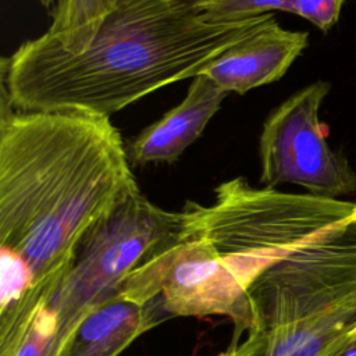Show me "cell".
<instances>
[{
    "mask_svg": "<svg viewBox=\"0 0 356 356\" xmlns=\"http://www.w3.org/2000/svg\"><path fill=\"white\" fill-rule=\"evenodd\" d=\"M121 296L142 305L160 303L167 317L222 316L232 321L231 342L252 327L248 289L206 241L184 234L138 268L121 286Z\"/></svg>",
    "mask_w": 356,
    "mask_h": 356,
    "instance_id": "cell-6",
    "label": "cell"
},
{
    "mask_svg": "<svg viewBox=\"0 0 356 356\" xmlns=\"http://www.w3.org/2000/svg\"><path fill=\"white\" fill-rule=\"evenodd\" d=\"M164 318L159 303L142 305L117 295L81 318L57 356H118Z\"/></svg>",
    "mask_w": 356,
    "mask_h": 356,
    "instance_id": "cell-10",
    "label": "cell"
},
{
    "mask_svg": "<svg viewBox=\"0 0 356 356\" xmlns=\"http://www.w3.org/2000/svg\"><path fill=\"white\" fill-rule=\"evenodd\" d=\"M193 1H196V0H193Z\"/></svg>",
    "mask_w": 356,
    "mask_h": 356,
    "instance_id": "cell-17",
    "label": "cell"
},
{
    "mask_svg": "<svg viewBox=\"0 0 356 356\" xmlns=\"http://www.w3.org/2000/svg\"><path fill=\"white\" fill-rule=\"evenodd\" d=\"M42 3V6H44L46 8H51L53 4H57V0H39Z\"/></svg>",
    "mask_w": 356,
    "mask_h": 356,
    "instance_id": "cell-16",
    "label": "cell"
},
{
    "mask_svg": "<svg viewBox=\"0 0 356 356\" xmlns=\"http://www.w3.org/2000/svg\"><path fill=\"white\" fill-rule=\"evenodd\" d=\"M216 356H271L266 338L257 331H248L242 341L231 342L229 346Z\"/></svg>",
    "mask_w": 356,
    "mask_h": 356,
    "instance_id": "cell-14",
    "label": "cell"
},
{
    "mask_svg": "<svg viewBox=\"0 0 356 356\" xmlns=\"http://www.w3.org/2000/svg\"><path fill=\"white\" fill-rule=\"evenodd\" d=\"M136 189L110 117L18 110L1 96L0 249L38 286L58 282L90 225Z\"/></svg>",
    "mask_w": 356,
    "mask_h": 356,
    "instance_id": "cell-2",
    "label": "cell"
},
{
    "mask_svg": "<svg viewBox=\"0 0 356 356\" xmlns=\"http://www.w3.org/2000/svg\"><path fill=\"white\" fill-rule=\"evenodd\" d=\"M328 356H356V328L350 331Z\"/></svg>",
    "mask_w": 356,
    "mask_h": 356,
    "instance_id": "cell-15",
    "label": "cell"
},
{
    "mask_svg": "<svg viewBox=\"0 0 356 356\" xmlns=\"http://www.w3.org/2000/svg\"><path fill=\"white\" fill-rule=\"evenodd\" d=\"M345 0H293V11L321 32H328L339 19Z\"/></svg>",
    "mask_w": 356,
    "mask_h": 356,
    "instance_id": "cell-13",
    "label": "cell"
},
{
    "mask_svg": "<svg viewBox=\"0 0 356 356\" xmlns=\"http://www.w3.org/2000/svg\"><path fill=\"white\" fill-rule=\"evenodd\" d=\"M330 89L327 81L312 82L266 118L259 139L260 184L266 188L295 184L331 199L356 191V172L341 152L331 149L320 121Z\"/></svg>",
    "mask_w": 356,
    "mask_h": 356,
    "instance_id": "cell-7",
    "label": "cell"
},
{
    "mask_svg": "<svg viewBox=\"0 0 356 356\" xmlns=\"http://www.w3.org/2000/svg\"><path fill=\"white\" fill-rule=\"evenodd\" d=\"M227 95L204 74L192 78L184 100L128 145L129 161L135 165L174 163L203 134Z\"/></svg>",
    "mask_w": 356,
    "mask_h": 356,
    "instance_id": "cell-9",
    "label": "cell"
},
{
    "mask_svg": "<svg viewBox=\"0 0 356 356\" xmlns=\"http://www.w3.org/2000/svg\"><path fill=\"white\" fill-rule=\"evenodd\" d=\"M184 234L210 243L249 289L268 267L356 214V203L257 188L238 177L214 189L210 204L186 202Z\"/></svg>",
    "mask_w": 356,
    "mask_h": 356,
    "instance_id": "cell-4",
    "label": "cell"
},
{
    "mask_svg": "<svg viewBox=\"0 0 356 356\" xmlns=\"http://www.w3.org/2000/svg\"><path fill=\"white\" fill-rule=\"evenodd\" d=\"M117 0H57L47 32L71 53L85 51Z\"/></svg>",
    "mask_w": 356,
    "mask_h": 356,
    "instance_id": "cell-11",
    "label": "cell"
},
{
    "mask_svg": "<svg viewBox=\"0 0 356 356\" xmlns=\"http://www.w3.org/2000/svg\"><path fill=\"white\" fill-rule=\"evenodd\" d=\"M184 222L182 210H165L136 189L90 225L46 302L57 316L60 348L92 307L117 296L138 268L182 236Z\"/></svg>",
    "mask_w": 356,
    "mask_h": 356,
    "instance_id": "cell-5",
    "label": "cell"
},
{
    "mask_svg": "<svg viewBox=\"0 0 356 356\" xmlns=\"http://www.w3.org/2000/svg\"><path fill=\"white\" fill-rule=\"evenodd\" d=\"M193 0H117L82 53L47 31L1 60V96L18 110L110 117L136 100L203 74L273 14L229 24L200 19Z\"/></svg>",
    "mask_w": 356,
    "mask_h": 356,
    "instance_id": "cell-1",
    "label": "cell"
},
{
    "mask_svg": "<svg viewBox=\"0 0 356 356\" xmlns=\"http://www.w3.org/2000/svg\"><path fill=\"white\" fill-rule=\"evenodd\" d=\"M193 8L209 24H229L252 19L271 11H293V0H196Z\"/></svg>",
    "mask_w": 356,
    "mask_h": 356,
    "instance_id": "cell-12",
    "label": "cell"
},
{
    "mask_svg": "<svg viewBox=\"0 0 356 356\" xmlns=\"http://www.w3.org/2000/svg\"><path fill=\"white\" fill-rule=\"evenodd\" d=\"M248 298L271 356H328L356 328V214L268 267Z\"/></svg>",
    "mask_w": 356,
    "mask_h": 356,
    "instance_id": "cell-3",
    "label": "cell"
},
{
    "mask_svg": "<svg viewBox=\"0 0 356 356\" xmlns=\"http://www.w3.org/2000/svg\"><path fill=\"white\" fill-rule=\"evenodd\" d=\"M307 44V32L285 29L271 15L254 33L228 49L203 74L227 93L245 95L282 78Z\"/></svg>",
    "mask_w": 356,
    "mask_h": 356,
    "instance_id": "cell-8",
    "label": "cell"
}]
</instances>
